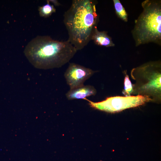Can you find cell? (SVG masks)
Listing matches in <instances>:
<instances>
[{
	"label": "cell",
	"mask_w": 161,
	"mask_h": 161,
	"mask_svg": "<svg viewBox=\"0 0 161 161\" xmlns=\"http://www.w3.org/2000/svg\"><path fill=\"white\" fill-rule=\"evenodd\" d=\"M77 51L68 40L59 41L48 35H38L27 44L24 53L35 67L47 69L61 67Z\"/></svg>",
	"instance_id": "1"
},
{
	"label": "cell",
	"mask_w": 161,
	"mask_h": 161,
	"mask_svg": "<svg viewBox=\"0 0 161 161\" xmlns=\"http://www.w3.org/2000/svg\"><path fill=\"white\" fill-rule=\"evenodd\" d=\"M96 3L91 0H74L64 15V22L68 34L67 40L78 51L91 40L99 21Z\"/></svg>",
	"instance_id": "2"
},
{
	"label": "cell",
	"mask_w": 161,
	"mask_h": 161,
	"mask_svg": "<svg viewBox=\"0 0 161 161\" xmlns=\"http://www.w3.org/2000/svg\"><path fill=\"white\" fill-rule=\"evenodd\" d=\"M143 11L135 20L131 33L135 46L153 43L161 44V1L146 0Z\"/></svg>",
	"instance_id": "3"
},
{
	"label": "cell",
	"mask_w": 161,
	"mask_h": 161,
	"mask_svg": "<svg viewBox=\"0 0 161 161\" xmlns=\"http://www.w3.org/2000/svg\"><path fill=\"white\" fill-rule=\"evenodd\" d=\"M84 100L87 101L89 105L92 108L109 113H115L137 107L152 100L148 95H141L111 97L97 102H92L86 98Z\"/></svg>",
	"instance_id": "4"
},
{
	"label": "cell",
	"mask_w": 161,
	"mask_h": 161,
	"mask_svg": "<svg viewBox=\"0 0 161 161\" xmlns=\"http://www.w3.org/2000/svg\"><path fill=\"white\" fill-rule=\"evenodd\" d=\"M95 72L90 69L75 63H70L64 76L70 89H73L83 85L85 81Z\"/></svg>",
	"instance_id": "5"
},
{
	"label": "cell",
	"mask_w": 161,
	"mask_h": 161,
	"mask_svg": "<svg viewBox=\"0 0 161 161\" xmlns=\"http://www.w3.org/2000/svg\"><path fill=\"white\" fill-rule=\"evenodd\" d=\"M97 91L92 86L83 85L80 87L70 89L66 94L67 98L69 100L84 99L86 97L95 95Z\"/></svg>",
	"instance_id": "6"
},
{
	"label": "cell",
	"mask_w": 161,
	"mask_h": 161,
	"mask_svg": "<svg viewBox=\"0 0 161 161\" xmlns=\"http://www.w3.org/2000/svg\"><path fill=\"white\" fill-rule=\"evenodd\" d=\"M91 40L96 45L106 47L115 46L112 38L105 31H99L96 28L94 30L91 37Z\"/></svg>",
	"instance_id": "7"
},
{
	"label": "cell",
	"mask_w": 161,
	"mask_h": 161,
	"mask_svg": "<svg viewBox=\"0 0 161 161\" xmlns=\"http://www.w3.org/2000/svg\"><path fill=\"white\" fill-rule=\"evenodd\" d=\"M47 3L38 7L39 14L40 16L47 18L50 16L52 13L56 12V10L53 4H51L48 0Z\"/></svg>",
	"instance_id": "8"
},
{
	"label": "cell",
	"mask_w": 161,
	"mask_h": 161,
	"mask_svg": "<svg viewBox=\"0 0 161 161\" xmlns=\"http://www.w3.org/2000/svg\"><path fill=\"white\" fill-rule=\"evenodd\" d=\"M114 9L117 16L125 22L128 20L127 13L119 0H113Z\"/></svg>",
	"instance_id": "9"
},
{
	"label": "cell",
	"mask_w": 161,
	"mask_h": 161,
	"mask_svg": "<svg viewBox=\"0 0 161 161\" xmlns=\"http://www.w3.org/2000/svg\"><path fill=\"white\" fill-rule=\"evenodd\" d=\"M133 90L132 83L128 75H126L124 80V88L123 93L126 96H129Z\"/></svg>",
	"instance_id": "10"
},
{
	"label": "cell",
	"mask_w": 161,
	"mask_h": 161,
	"mask_svg": "<svg viewBox=\"0 0 161 161\" xmlns=\"http://www.w3.org/2000/svg\"><path fill=\"white\" fill-rule=\"evenodd\" d=\"M49 1L51 2L54 4L55 6H59L61 5V4L58 0H48Z\"/></svg>",
	"instance_id": "11"
}]
</instances>
